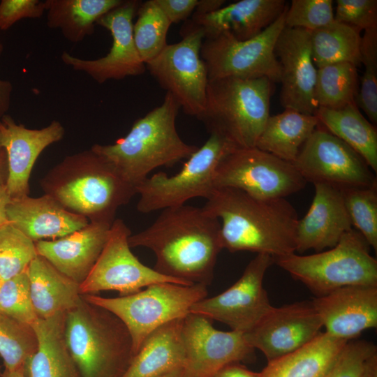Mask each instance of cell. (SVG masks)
<instances>
[{"label":"cell","instance_id":"6da1fadb","mask_svg":"<svg viewBox=\"0 0 377 377\" xmlns=\"http://www.w3.org/2000/svg\"><path fill=\"white\" fill-rule=\"evenodd\" d=\"M128 244L152 251L158 273L207 286L223 249L219 220L203 207L185 204L161 210L152 224L129 236Z\"/></svg>","mask_w":377,"mask_h":377},{"label":"cell","instance_id":"7a4b0ae2","mask_svg":"<svg viewBox=\"0 0 377 377\" xmlns=\"http://www.w3.org/2000/svg\"><path fill=\"white\" fill-rule=\"evenodd\" d=\"M202 207L220 221L223 249L272 258L296 253L298 214L284 198H259L239 189L220 188Z\"/></svg>","mask_w":377,"mask_h":377},{"label":"cell","instance_id":"3957f363","mask_svg":"<svg viewBox=\"0 0 377 377\" xmlns=\"http://www.w3.org/2000/svg\"><path fill=\"white\" fill-rule=\"evenodd\" d=\"M179 109L175 97L166 92L161 105L136 119L126 136L113 144H95L91 149L136 189L153 170L173 166L198 149L178 134L176 118Z\"/></svg>","mask_w":377,"mask_h":377},{"label":"cell","instance_id":"277c9868","mask_svg":"<svg viewBox=\"0 0 377 377\" xmlns=\"http://www.w3.org/2000/svg\"><path fill=\"white\" fill-rule=\"evenodd\" d=\"M50 195L68 211L89 222L112 225L117 209L129 202L136 189L91 149L66 156L40 181Z\"/></svg>","mask_w":377,"mask_h":377},{"label":"cell","instance_id":"5b68a950","mask_svg":"<svg viewBox=\"0 0 377 377\" xmlns=\"http://www.w3.org/2000/svg\"><path fill=\"white\" fill-rule=\"evenodd\" d=\"M65 339L81 377H122L134 357L132 340L113 313L83 298L68 311Z\"/></svg>","mask_w":377,"mask_h":377},{"label":"cell","instance_id":"8992f818","mask_svg":"<svg viewBox=\"0 0 377 377\" xmlns=\"http://www.w3.org/2000/svg\"><path fill=\"white\" fill-rule=\"evenodd\" d=\"M273 84L266 77L209 80L205 110L198 119L210 134L236 148L255 147L270 116Z\"/></svg>","mask_w":377,"mask_h":377},{"label":"cell","instance_id":"52a82bcc","mask_svg":"<svg viewBox=\"0 0 377 377\" xmlns=\"http://www.w3.org/2000/svg\"><path fill=\"white\" fill-rule=\"evenodd\" d=\"M273 261L318 297L346 286H377V260L365 238L354 228L327 251L306 256L294 253Z\"/></svg>","mask_w":377,"mask_h":377},{"label":"cell","instance_id":"ba28073f","mask_svg":"<svg viewBox=\"0 0 377 377\" xmlns=\"http://www.w3.org/2000/svg\"><path fill=\"white\" fill-rule=\"evenodd\" d=\"M207 295V286L158 283L138 293L118 297L84 295L87 302L115 315L127 328L134 355L154 330L173 320L184 318L191 306Z\"/></svg>","mask_w":377,"mask_h":377},{"label":"cell","instance_id":"9c48e42d","mask_svg":"<svg viewBox=\"0 0 377 377\" xmlns=\"http://www.w3.org/2000/svg\"><path fill=\"white\" fill-rule=\"evenodd\" d=\"M236 147L216 134L187 158L182 169L168 176L157 172L136 188L140 195L137 209L150 213L184 205L193 198L206 199L214 191V177L221 159Z\"/></svg>","mask_w":377,"mask_h":377},{"label":"cell","instance_id":"30bf717a","mask_svg":"<svg viewBox=\"0 0 377 377\" xmlns=\"http://www.w3.org/2000/svg\"><path fill=\"white\" fill-rule=\"evenodd\" d=\"M286 9L272 24L250 39L237 40L228 34L203 39L200 56L209 80L266 77L273 83L280 82L281 67L274 47L285 27Z\"/></svg>","mask_w":377,"mask_h":377},{"label":"cell","instance_id":"8fae6325","mask_svg":"<svg viewBox=\"0 0 377 377\" xmlns=\"http://www.w3.org/2000/svg\"><path fill=\"white\" fill-rule=\"evenodd\" d=\"M306 184L292 163L256 147L232 149L219 162L214 177L215 188H233L259 198H286Z\"/></svg>","mask_w":377,"mask_h":377},{"label":"cell","instance_id":"7c38bea8","mask_svg":"<svg viewBox=\"0 0 377 377\" xmlns=\"http://www.w3.org/2000/svg\"><path fill=\"white\" fill-rule=\"evenodd\" d=\"M182 39L168 44L146 68L161 87L171 94L180 108L198 119L202 114L209 81L207 69L200 56L204 39L196 29L182 27Z\"/></svg>","mask_w":377,"mask_h":377},{"label":"cell","instance_id":"4fadbf2b","mask_svg":"<svg viewBox=\"0 0 377 377\" xmlns=\"http://www.w3.org/2000/svg\"><path fill=\"white\" fill-rule=\"evenodd\" d=\"M307 182L343 188L377 186L364 158L320 123L293 163Z\"/></svg>","mask_w":377,"mask_h":377},{"label":"cell","instance_id":"5bb4252c","mask_svg":"<svg viewBox=\"0 0 377 377\" xmlns=\"http://www.w3.org/2000/svg\"><path fill=\"white\" fill-rule=\"evenodd\" d=\"M131 235L123 220L114 221L101 255L87 279L80 285L82 295L114 290L119 292L120 296H126L158 283L189 285L142 264L131 251Z\"/></svg>","mask_w":377,"mask_h":377},{"label":"cell","instance_id":"9a60e30c","mask_svg":"<svg viewBox=\"0 0 377 377\" xmlns=\"http://www.w3.org/2000/svg\"><path fill=\"white\" fill-rule=\"evenodd\" d=\"M273 263L271 256L257 254L235 283L217 295L197 302L190 313L220 321L232 330L250 331L273 306L263 287L264 276Z\"/></svg>","mask_w":377,"mask_h":377},{"label":"cell","instance_id":"2e32d148","mask_svg":"<svg viewBox=\"0 0 377 377\" xmlns=\"http://www.w3.org/2000/svg\"><path fill=\"white\" fill-rule=\"evenodd\" d=\"M140 1L127 0L100 17L96 24L108 29L112 43L108 53L96 59H84L63 52L61 59L76 71L84 72L96 82L103 84L108 80H122L138 76L146 71L133 38V20Z\"/></svg>","mask_w":377,"mask_h":377},{"label":"cell","instance_id":"e0dca14e","mask_svg":"<svg viewBox=\"0 0 377 377\" xmlns=\"http://www.w3.org/2000/svg\"><path fill=\"white\" fill-rule=\"evenodd\" d=\"M185 367L193 377H212L219 369L250 358L254 351L241 332L216 330L211 320L189 313L183 319Z\"/></svg>","mask_w":377,"mask_h":377},{"label":"cell","instance_id":"ac0fdd59","mask_svg":"<svg viewBox=\"0 0 377 377\" xmlns=\"http://www.w3.org/2000/svg\"><path fill=\"white\" fill-rule=\"evenodd\" d=\"M322 328L312 301H304L272 306L244 334L249 344L260 350L269 362L304 346L322 332Z\"/></svg>","mask_w":377,"mask_h":377},{"label":"cell","instance_id":"d6986e66","mask_svg":"<svg viewBox=\"0 0 377 377\" xmlns=\"http://www.w3.org/2000/svg\"><path fill=\"white\" fill-rule=\"evenodd\" d=\"M274 53L281 67L280 100L284 108L315 115L317 68L313 64L311 31L285 27L279 34Z\"/></svg>","mask_w":377,"mask_h":377},{"label":"cell","instance_id":"ffe728a7","mask_svg":"<svg viewBox=\"0 0 377 377\" xmlns=\"http://www.w3.org/2000/svg\"><path fill=\"white\" fill-rule=\"evenodd\" d=\"M2 148L7 156L6 187L13 198L29 195V178L39 155L50 145L64 136L62 124L53 120L40 129H31L17 124L8 114L0 119Z\"/></svg>","mask_w":377,"mask_h":377},{"label":"cell","instance_id":"44dd1931","mask_svg":"<svg viewBox=\"0 0 377 377\" xmlns=\"http://www.w3.org/2000/svg\"><path fill=\"white\" fill-rule=\"evenodd\" d=\"M329 335L345 341L377 326V286H351L312 301Z\"/></svg>","mask_w":377,"mask_h":377},{"label":"cell","instance_id":"7402d4cb","mask_svg":"<svg viewBox=\"0 0 377 377\" xmlns=\"http://www.w3.org/2000/svg\"><path fill=\"white\" fill-rule=\"evenodd\" d=\"M287 6L284 0H241L211 13H193L183 27L200 30L204 39L228 34L237 40H246L272 24Z\"/></svg>","mask_w":377,"mask_h":377},{"label":"cell","instance_id":"603a6c76","mask_svg":"<svg viewBox=\"0 0 377 377\" xmlns=\"http://www.w3.org/2000/svg\"><path fill=\"white\" fill-rule=\"evenodd\" d=\"M311 205L296 228V252H316L334 247L342 235L353 228L341 189L315 184Z\"/></svg>","mask_w":377,"mask_h":377},{"label":"cell","instance_id":"cb8c5ba5","mask_svg":"<svg viewBox=\"0 0 377 377\" xmlns=\"http://www.w3.org/2000/svg\"><path fill=\"white\" fill-rule=\"evenodd\" d=\"M111 226L105 223L89 222L84 228L61 238L36 242L38 255L80 285L101 255Z\"/></svg>","mask_w":377,"mask_h":377},{"label":"cell","instance_id":"d4e9b609","mask_svg":"<svg viewBox=\"0 0 377 377\" xmlns=\"http://www.w3.org/2000/svg\"><path fill=\"white\" fill-rule=\"evenodd\" d=\"M6 213L8 222L35 242L61 238L89 223L87 218L68 211L47 194L11 199Z\"/></svg>","mask_w":377,"mask_h":377},{"label":"cell","instance_id":"484cf974","mask_svg":"<svg viewBox=\"0 0 377 377\" xmlns=\"http://www.w3.org/2000/svg\"><path fill=\"white\" fill-rule=\"evenodd\" d=\"M184 318L168 322L151 332L122 377H160L178 367H185Z\"/></svg>","mask_w":377,"mask_h":377},{"label":"cell","instance_id":"4316f807","mask_svg":"<svg viewBox=\"0 0 377 377\" xmlns=\"http://www.w3.org/2000/svg\"><path fill=\"white\" fill-rule=\"evenodd\" d=\"M66 315L38 318L32 325L38 345L24 364V377H81L66 342Z\"/></svg>","mask_w":377,"mask_h":377},{"label":"cell","instance_id":"83f0119b","mask_svg":"<svg viewBox=\"0 0 377 377\" xmlns=\"http://www.w3.org/2000/svg\"><path fill=\"white\" fill-rule=\"evenodd\" d=\"M33 306L39 319L67 313L82 299L80 284L38 255L27 269Z\"/></svg>","mask_w":377,"mask_h":377},{"label":"cell","instance_id":"f1b7e54d","mask_svg":"<svg viewBox=\"0 0 377 377\" xmlns=\"http://www.w3.org/2000/svg\"><path fill=\"white\" fill-rule=\"evenodd\" d=\"M318 124L316 115L285 108L282 112L269 117L256 147L293 163Z\"/></svg>","mask_w":377,"mask_h":377},{"label":"cell","instance_id":"f546056e","mask_svg":"<svg viewBox=\"0 0 377 377\" xmlns=\"http://www.w3.org/2000/svg\"><path fill=\"white\" fill-rule=\"evenodd\" d=\"M348 341L321 332L304 346L268 362L260 377H321Z\"/></svg>","mask_w":377,"mask_h":377},{"label":"cell","instance_id":"4dcf8cb0","mask_svg":"<svg viewBox=\"0 0 377 377\" xmlns=\"http://www.w3.org/2000/svg\"><path fill=\"white\" fill-rule=\"evenodd\" d=\"M320 124L359 154L377 172V129L361 113L355 102L337 110L318 108Z\"/></svg>","mask_w":377,"mask_h":377},{"label":"cell","instance_id":"1f68e13d","mask_svg":"<svg viewBox=\"0 0 377 377\" xmlns=\"http://www.w3.org/2000/svg\"><path fill=\"white\" fill-rule=\"evenodd\" d=\"M122 0H46L47 25L74 43L94 34L98 20Z\"/></svg>","mask_w":377,"mask_h":377},{"label":"cell","instance_id":"d6a6232c","mask_svg":"<svg viewBox=\"0 0 377 377\" xmlns=\"http://www.w3.org/2000/svg\"><path fill=\"white\" fill-rule=\"evenodd\" d=\"M360 31L334 20L311 31L313 64L317 68L332 64L348 62L357 68L360 61Z\"/></svg>","mask_w":377,"mask_h":377},{"label":"cell","instance_id":"836d02e7","mask_svg":"<svg viewBox=\"0 0 377 377\" xmlns=\"http://www.w3.org/2000/svg\"><path fill=\"white\" fill-rule=\"evenodd\" d=\"M358 91V73L353 64L340 62L317 68L315 99L318 108H344L355 102Z\"/></svg>","mask_w":377,"mask_h":377},{"label":"cell","instance_id":"e575fe53","mask_svg":"<svg viewBox=\"0 0 377 377\" xmlns=\"http://www.w3.org/2000/svg\"><path fill=\"white\" fill-rule=\"evenodd\" d=\"M133 24V38L145 64L157 57L168 45L167 35L172 24L154 0L141 3Z\"/></svg>","mask_w":377,"mask_h":377},{"label":"cell","instance_id":"d590c367","mask_svg":"<svg viewBox=\"0 0 377 377\" xmlns=\"http://www.w3.org/2000/svg\"><path fill=\"white\" fill-rule=\"evenodd\" d=\"M37 345V337L32 326L0 313V357L5 370L23 369Z\"/></svg>","mask_w":377,"mask_h":377},{"label":"cell","instance_id":"8d00e7d4","mask_svg":"<svg viewBox=\"0 0 377 377\" xmlns=\"http://www.w3.org/2000/svg\"><path fill=\"white\" fill-rule=\"evenodd\" d=\"M352 226L377 251V186L340 188Z\"/></svg>","mask_w":377,"mask_h":377},{"label":"cell","instance_id":"74e56055","mask_svg":"<svg viewBox=\"0 0 377 377\" xmlns=\"http://www.w3.org/2000/svg\"><path fill=\"white\" fill-rule=\"evenodd\" d=\"M38 256L36 243L10 223L0 226V276L3 281L27 271Z\"/></svg>","mask_w":377,"mask_h":377},{"label":"cell","instance_id":"f35d334b","mask_svg":"<svg viewBox=\"0 0 377 377\" xmlns=\"http://www.w3.org/2000/svg\"><path fill=\"white\" fill-rule=\"evenodd\" d=\"M360 61L364 66L355 103L369 121L377 124V27L364 31L361 38Z\"/></svg>","mask_w":377,"mask_h":377},{"label":"cell","instance_id":"ab89813d","mask_svg":"<svg viewBox=\"0 0 377 377\" xmlns=\"http://www.w3.org/2000/svg\"><path fill=\"white\" fill-rule=\"evenodd\" d=\"M0 313L31 326L38 320L27 271L2 282L0 286Z\"/></svg>","mask_w":377,"mask_h":377},{"label":"cell","instance_id":"60d3db41","mask_svg":"<svg viewBox=\"0 0 377 377\" xmlns=\"http://www.w3.org/2000/svg\"><path fill=\"white\" fill-rule=\"evenodd\" d=\"M334 20L332 0H292L286 11L285 26L313 31Z\"/></svg>","mask_w":377,"mask_h":377},{"label":"cell","instance_id":"b9f144b4","mask_svg":"<svg viewBox=\"0 0 377 377\" xmlns=\"http://www.w3.org/2000/svg\"><path fill=\"white\" fill-rule=\"evenodd\" d=\"M376 353L371 342L348 341L321 377H361L367 361Z\"/></svg>","mask_w":377,"mask_h":377},{"label":"cell","instance_id":"7bdbcfd3","mask_svg":"<svg viewBox=\"0 0 377 377\" xmlns=\"http://www.w3.org/2000/svg\"><path fill=\"white\" fill-rule=\"evenodd\" d=\"M336 22L358 31L377 27L376 0H337Z\"/></svg>","mask_w":377,"mask_h":377},{"label":"cell","instance_id":"ee69618b","mask_svg":"<svg viewBox=\"0 0 377 377\" xmlns=\"http://www.w3.org/2000/svg\"><path fill=\"white\" fill-rule=\"evenodd\" d=\"M45 11L44 1L2 0L0 2V30H7L24 18H39Z\"/></svg>","mask_w":377,"mask_h":377},{"label":"cell","instance_id":"f6af8a7d","mask_svg":"<svg viewBox=\"0 0 377 377\" xmlns=\"http://www.w3.org/2000/svg\"><path fill=\"white\" fill-rule=\"evenodd\" d=\"M171 24L186 20L195 11L198 0H154Z\"/></svg>","mask_w":377,"mask_h":377},{"label":"cell","instance_id":"bcb514c9","mask_svg":"<svg viewBox=\"0 0 377 377\" xmlns=\"http://www.w3.org/2000/svg\"><path fill=\"white\" fill-rule=\"evenodd\" d=\"M212 377H260V374L247 369L239 362H234L219 369Z\"/></svg>","mask_w":377,"mask_h":377},{"label":"cell","instance_id":"7dc6e473","mask_svg":"<svg viewBox=\"0 0 377 377\" xmlns=\"http://www.w3.org/2000/svg\"><path fill=\"white\" fill-rule=\"evenodd\" d=\"M3 51V45L0 42V57ZM13 85L8 80L0 79V119L6 114L10 106Z\"/></svg>","mask_w":377,"mask_h":377},{"label":"cell","instance_id":"c3c4849f","mask_svg":"<svg viewBox=\"0 0 377 377\" xmlns=\"http://www.w3.org/2000/svg\"><path fill=\"white\" fill-rule=\"evenodd\" d=\"M11 199L6 182L0 181V226L8 223L6 210Z\"/></svg>","mask_w":377,"mask_h":377},{"label":"cell","instance_id":"681fc988","mask_svg":"<svg viewBox=\"0 0 377 377\" xmlns=\"http://www.w3.org/2000/svg\"><path fill=\"white\" fill-rule=\"evenodd\" d=\"M224 0H198V5L193 13L205 15L213 13L222 8L225 3Z\"/></svg>","mask_w":377,"mask_h":377},{"label":"cell","instance_id":"f907efd6","mask_svg":"<svg viewBox=\"0 0 377 377\" xmlns=\"http://www.w3.org/2000/svg\"><path fill=\"white\" fill-rule=\"evenodd\" d=\"M361 377H377V353L367 361Z\"/></svg>","mask_w":377,"mask_h":377},{"label":"cell","instance_id":"816d5d0a","mask_svg":"<svg viewBox=\"0 0 377 377\" xmlns=\"http://www.w3.org/2000/svg\"><path fill=\"white\" fill-rule=\"evenodd\" d=\"M8 175L7 156L5 150H0V181L6 182Z\"/></svg>","mask_w":377,"mask_h":377},{"label":"cell","instance_id":"f5cc1de1","mask_svg":"<svg viewBox=\"0 0 377 377\" xmlns=\"http://www.w3.org/2000/svg\"><path fill=\"white\" fill-rule=\"evenodd\" d=\"M160 377H193V376L185 367H181Z\"/></svg>","mask_w":377,"mask_h":377},{"label":"cell","instance_id":"db71d44e","mask_svg":"<svg viewBox=\"0 0 377 377\" xmlns=\"http://www.w3.org/2000/svg\"><path fill=\"white\" fill-rule=\"evenodd\" d=\"M1 377H24V368L15 371H7L3 369V371L1 374Z\"/></svg>","mask_w":377,"mask_h":377},{"label":"cell","instance_id":"11a10c76","mask_svg":"<svg viewBox=\"0 0 377 377\" xmlns=\"http://www.w3.org/2000/svg\"><path fill=\"white\" fill-rule=\"evenodd\" d=\"M2 149V136H1V132L0 130V150Z\"/></svg>","mask_w":377,"mask_h":377},{"label":"cell","instance_id":"9f6ffc18","mask_svg":"<svg viewBox=\"0 0 377 377\" xmlns=\"http://www.w3.org/2000/svg\"><path fill=\"white\" fill-rule=\"evenodd\" d=\"M2 282H3V280H2V279L1 278V276H0V286H1V283H2Z\"/></svg>","mask_w":377,"mask_h":377},{"label":"cell","instance_id":"6f0895ef","mask_svg":"<svg viewBox=\"0 0 377 377\" xmlns=\"http://www.w3.org/2000/svg\"><path fill=\"white\" fill-rule=\"evenodd\" d=\"M1 367H0V377H1Z\"/></svg>","mask_w":377,"mask_h":377}]
</instances>
